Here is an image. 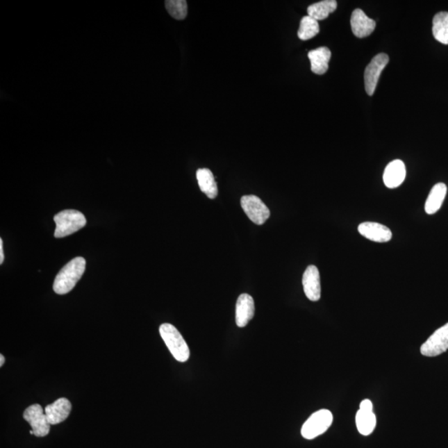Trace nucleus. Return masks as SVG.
I'll return each instance as SVG.
<instances>
[{
	"mask_svg": "<svg viewBox=\"0 0 448 448\" xmlns=\"http://www.w3.org/2000/svg\"><path fill=\"white\" fill-rule=\"evenodd\" d=\"M86 269V260L78 257L72 259L58 272L54 280L53 291L58 295H65L75 288Z\"/></svg>",
	"mask_w": 448,
	"mask_h": 448,
	"instance_id": "obj_1",
	"label": "nucleus"
},
{
	"mask_svg": "<svg viewBox=\"0 0 448 448\" xmlns=\"http://www.w3.org/2000/svg\"><path fill=\"white\" fill-rule=\"evenodd\" d=\"M54 222L56 224L54 237L56 238L69 236L79 231L87 224V219L83 213L74 209H67L60 212L54 216Z\"/></svg>",
	"mask_w": 448,
	"mask_h": 448,
	"instance_id": "obj_2",
	"label": "nucleus"
},
{
	"mask_svg": "<svg viewBox=\"0 0 448 448\" xmlns=\"http://www.w3.org/2000/svg\"><path fill=\"white\" fill-rule=\"evenodd\" d=\"M160 334L170 353L179 362H186L190 356V348L181 333L172 324H162Z\"/></svg>",
	"mask_w": 448,
	"mask_h": 448,
	"instance_id": "obj_3",
	"label": "nucleus"
},
{
	"mask_svg": "<svg viewBox=\"0 0 448 448\" xmlns=\"http://www.w3.org/2000/svg\"><path fill=\"white\" fill-rule=\"evenodd\" d=\"M333 415L327 409L313 413L301 428L302 437L311 440L325 433L332 424Z\"/></svg>",
	"mask_w": 448,
	"mask_h": 448,
	"instance_id": "obj_4",
	"label": "nucleus"
},
{
	"mask_svg": "<svg viewBox=\"0 0 448 448\" xmlns=\"http://www.w3.org/2000/svg\"><path fill=\"white\" fill-rule=\"evenodd\" d=\"M24 418L31 426L30 434L38 438H44L50 433L51 424L45 411L40 404H33L26 408L24 413Z\"/></svg>",
	"mask_w": 448,
	"mask_h": 448,
	"instance_id": "obj_5",
	"label": "nucleus"
},
{
	"mask_svg": "<svg viewBox=\"0 0 448 448\" xmlns=\"http://www.w3.org/2000/svg\"><path fill=\"white\" fill-rule=\"evenodd\" d=\"M241 206L249 219L258 225H263L271 215L270 210L263 200L255 195L242 196Z\"/></svg>",
	"mask_w": 448,
	"mask_h": 448,
	"instance_id": "obj_6",
	"label": "nucleus"
},
{
	"mask_svg": "<svg viewBox=\"0 0 448 448\" xmlns=\"http://www.w3.org/2000/svg\"><path fill=\"white\" fill-rule=\"evenodd\" d=\"M390 61L386 53H379L376 55L369 65L366 67L365 71V85L367 94L369 96H373L376 89L379 76L385 69L387 64Z\"/></svg>",
	"mask_w": 448,
	"mask_h": 448,
	"instance_id": "obj_7",
	"label": "nucleus"
},
{
	"mask_svg": "<svg viewBox=\"0 0 448 448\" xmlns=\"http://www.w3.org/2000/svg\"><path fill=\"white\" fill-rule=\"evenodd\" d=\"M448 349V323L438 329L432 335L422 344L420 351L422 356L435 357L442 355Z\"/></svg>",
	"mask_w": 448,
	"mask_h": 448,
	"instance_id": "obj_8",
	"label": "nucleus"
},
{
	"mask_svg": "<svg viewBox=\"0 0 448 448\" xmlns=\"http://www.w3.org/2000/svg\"><path fill=\"white\" fill-rule=\"evenodd\" d=\"M302 285L307 298L311 301L321 299V279L318 268L314 265L307 267L302 277Z\"/></svg>",
	"mask_w": 448,
	"mask_h": 448,
	"instance_id": "obj_9",
	"label": "nucleus"
},
{
	"mask_svg": "<svg viewBox=\"0 0 448 448\" xmlns=\"http://www.w3.org/2000/svg\"><path fill=\"white\" fill-rule=\"evenodd\" d=\"M358 230L363 237L376 242H387L391 240L392 236L391 230L386 226L373 222L360 224Z\"/></svg>",
	"mask_w": 448,
	"mask_h": 448,
	"instance_id": "obj_10",
	"label": "nucleus"
},
{
	"mask_svg": "<svg viewBox=\"0 0 448 448\" xmlns=\"http://www.w3.org/2000/svg\"><path fill=\"white\" fill-rule=\"evenodd\" d=\"M351 25L353 33L357 38H363L368 37L374 32L375 27H376V22L369 18L364 11L356 8L352 13Z\"/></svg>",
	"mask_w": 448,
	"mask_h": 448,
	"instance_id": "obj_11",
	"label": "nucleus"
},
{
	"mask_svg": "<svg viewBox=\"0 0 448 448\" xmlns=\"http://www.w3.org/2000/svg\"><path fill=\"white\" fill-rule=\"evenodd\" d=\"M406 178V167L402 160H395L386 166L383 172V183L388 189H395L402 185Z\"/></svg>",
	"mask_w": 448,
	"mask_h": 448,
	"instance_id": "obj_12",
	"label": "nucleus"
},
{
	"mask_svg": "<svg viewBox=\"0 0 448 448\" xmlns=\"http://www.w3.org/2000/svg\"><path fill=\"white\" fill-rule=\"evenodd\" d=\"M45 413L51 425H57L65 421L72 411L70 401L61 398L45 408Z\"/></svg>",
	"mask_w": 448,
	"mask_h": 448,
	"instance_id": "obj_13",
	"label": "nucleus"
},
{
	"mask_svg": "<svg viewBox=\"0 0 448 448\" xmlns=\"http://www.w3.org/2000/svg\"><path fill=\"white\" fill-rule=\"evenodd\" d=\"M255 305L254 298L249 294H242L236 303V324L238 327H245L254 318Z\"/></svg>",
	"mask_w": 448,
	"mask_h": 448,
	"instance_id": "obj_14",
	"label": "nucleus"
},
{
	"mask_svg": "<svg viewBox=\"0 0 448 448\" xmlns=\"http://www.w3.org/2000/svg\"><path fill=\"white\" fill-rule=\"evenodd\" d=\"M311 71L317 75L325 74L329 68V62L331 58V50L326 47H321L311 50L308 53Z\"/></svg>",
	"mask_w": 448,
	"mask_h": 448,
	"instance_id": "obj_15",
	"label": "nucleus"
},
{
	"mask_svg": "<svg viewBox=\"0 0 448 448\" xmlns=\"http://www.w3.org/2000/svg\"><path fill=\"white\" fill-rule=\"evenodd\" d=\"M447 191V185L443 183H438L433 187L425 204V211L428 215H434L440 209L445 201Z\"/></svg>",
	"mask_w": 448,
	"mask_h": 448,
	"instance_id": "obj_16",
	"label": "nucleus"
},
{
	"mask_svg": "<svg viewBox=\"0 0 448 448\" xmlns=\"http://www.w3.org/2000/svg\"><path fill=\"white\" fill-rule=\"evenodd\" d=\"M196 177L199 183L200 190L208 196V198L213 199L217 196V185L215 176L210 169H199L196 173Z\"/></svg>",
	"mask_w": 448,
	"mask_h": 448,
	"instance_id": "obj_17",
	"label": "nucleus"
},
{
	"mask_svg": "<svg viewBox=\"0 0 448 448\" xmlns=\"http://www.w3.org/2000/svg\"><path fill=\"white\" fill-rule=\"evenodd\" d=\"M337 8V2L335 0H323V1L311 4L307 8L308 16L315 20H324L328 18V16L334 13Z\"/></svg>",
	"mask_w": 448,
	"mask_h": 448,
	"instance_id": "obj_18",
	"label": "nucleus"
},
{
	"mask_svg": "<svg viewBox=\"0 0 448 448\" xmlns=\"http://www.w3.org/2000/svg\"><path fill=\"white\" fill-rule=\"evenodd\" d=\"M433 33L435 40L448 45V12H440L434 16Z\"/></svg>",
	"mask_w": 448,
	"mask_h": 448,
	"instance_id": "obj_19",
	"label": "nucleus"
},
{
	"mask_svg": "<svg viewBox=\"0 0 448 448\" xmlns=\"http://www.w3.org/2000/svg\"><path fill=\"white\" fill-rule=\"evenodd\" d=\"M356 420L357 429L360 434L369 436L374 432L375 426H376V417L373 412L358 410Z\"/></svg>",
	"mask_w": 448,
	"mask_h": 448,
	"instance_id": "obj_20",
	"label": "nucleus"
},
{
	"mask_svg": "<svg viewBox=\"0 0 448 448\" xmlns=\"http://www.w3.org/2000/svg\"><path fill=\"white\" fill-rule=\"evenodd\" d=\"M320 32V26L317 20L307 15L303 17L300 23L297 35L301 40H309L310 38L317 36Z\"/></svg>",
	"mask_w": 448,
	"mask_h": 448,
	"instance_id": "obj_21",
	"label": "nucleus"
},
{
	"mask_svg": "<svg viewBox=\"0 0 448 448\" xmlns=\"http://www.w3.org/2000/svg\"><path fill=\"white\" fill-rule=\"evenodd\" d=\"M165 8L174 19L182 20L186 18L188 4L185 0H167Z\"/></svg>",
	"mask_w": 448,
	"mask_h": 448,
	"instance_id": "obj_22",
	"label": "nucleus"
},
{
	"mask_svg": "<svg viewBox=\"0 0 448 448\" xmlns=\"http://www.w3.org/2000/svg\"><path fill=\"white\" fill-rule=\"evenodd\" d=\"M360 410L364 412H373V404L369 399L363 400L360 406Z\"/></svg>",
	"mask_w": 448,
	"mask_h": 448,
	"instance_id": "obj_23",
	"label": "nucleus"
},
{
	"mask_svg": "<svg viewBox=\"0 0 448 448\" xmlns=\"http://www.w3.org/2000/svg\"><path fill=\"white\" fill-rule=\"evenodd\" d=\"M4 260V254L3 249V240L0 239V264H3Z\"/></svg>",
	"mask_w": 448,
	"mask_h": 448,
	"instance_id": "obj_24",
	"label": "nucleus"
},
{
	"mask_svg": "<svg viewBox=\"0 0 448 448\" xmlns=\"http://www.w3.org/2000/svg\"><path fill=\"white\" fill-rule=\"evenodd\" d=\"M4 362H6V358L3 355L0 356V366H3L4 364Z\"/></svg>",
	"mask_w": 448,
	"mask_h": 448,
	"instance_id": "obj_25",
	"label": "nucleus"
}]
</instances>
